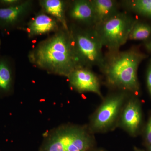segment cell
<instances>
[{
	"instance_id": "cell-1",
	"label": "cell",
	"mask_w": 151,
	"mask_h": 151,
	"mask_svg": "<svg viewBox=\"0 0 151 151\" xmlns=\"http://www.w3.org/2000/svg\"><path fill=\"white\" fill-rule=\"evenodd\" d=\"M28 58L36 67L67 77L76 68L82 66L75 54L70 31L63 29L40 42L30 52Z\"/></svg>"
},
{
	"instance_id": "cell-2",
	"label": "cell",
	"mask_w": 151,
	"mask_h": 151,
	"mask_svg": "<svg viewBox=\"0 0 151 151\" xmlns=\"http://www.w3.org/2000/svg\"><path fill=\"white\" fill-rule=\"evenodd\" d=\"M145 57L135 49L109 52L102 68L108 83L124 90L137 92L139 88L138 67Z\"/></svg>"
},
{
	"instance_id": "cell-3",
	"label": "cell",
	"mask_w": 151,
	"mask_h": 151,
	"mask_svg": "<svg viewBox=\"0 0 151 151\" xmlns=\"http://www.w3.org/2000/svg\"><path fill=\"white\" fill-rule=\"evenodd\" d=\"M137 22L124 12H118L101 23L95 25L94 31L103 47L109 52L119 51L129 40V35Z\"/></svg>"
},
{
	"instance_id": "cell-4",
	"label": "cell",
	"mask_w": 151,
	"mask_h": 151,
	"mask_svg": "<svg viewBox=\"0 0 151 151\" xmlns=\"http://www.w3.org/2000/svg\"><path fill=\"white\" fill-rule=\"evenodd\" d=\"M93 137L84 127L67 126L51 133L42 151H87L93 145Z\"/></svg>"
},
{
	"instance_id": "cell-5",
	"label": "cell",
	"mask_w": 151,
	"mask_h": 151,
	"mask_svg": "<svg viewBox=\"0 0 151 151\" xmlns=\"http://www.w3.org/2000/svg\"><path fill=\"white\" fill-rule=\"evenodd\" d=\"M69 31L75 54L81 66H98L102 69L105 63L103 47L94 30L72 29Z\"/></svg>"
},
{
	"instance_id": "cell-6",
	"label": "cell",
	"mask_w": 151,
	"mask_h": 151,
	"mask_svg": "<svg viewBox=\"0 0 151 151\" xmlns=\"http://www.w3.org/2000/svg\"><path fill=\"white\" fill-rule=\"evenodd\" d=\"M126 98L124 93H116L107 97L94 113L91 128L95 132L108 130L118 119Z\"/></svg>"
},
{
	"instance_id": "cell-7",
	"label": "cell",
	"mask_w": 151,
	"mask_h": 151,
	"mask_svg": "<svg viewBox=\"0 0 151 151\" xmlns=\"http://www.w3.org/2000/svg\"><path fill=\"white\" fill-rule=\"evenodd\" d=\"M68 78L70 86L78 92H93L103 97L98 78L87 68L81 66L76 68Z\"/></svg>"
},
{
	"instance_id": "cell-8",
	"label": "cell",
	"mask_w": 151,
	"mask_h": 151,
	"mask_svg": "<svg viewBox=\"0 0 151 151\" xmlns=\"http://www.w3.org/2000/svg\"><path fill=\"white\" fill-rule=\"evenodd\" d=\"M31 1H22L15 6L0 8V29L10 30L16 27L32 6Z\"/></svg>"
},
{
	"instance_id": "cell-9",
	"label": "cell",
	"mask_w": 151,
	"mask_h": 151,
	"mask_svg": "<svg viewBox=\"0 0 151 151\" xmlns=\"http://www.w3.org/2000/svg\"><path fill=\"white\" fill-rule=\"evenodd\" d=\"M142 120V111L138 101L130 99L122 111L121 117V126L132 135L137 134Z\"/></svg>"
},
{
	"instance_id": "cell-10",
	"label": "cell",
	"mask_w": 151,
	"mask_h": 151,
	"mask_svg": "<svg viewBox=\"0 0 151 151\" xmlns=\"http://www.w3.org/2000/svg\"><path fill=\"white\" fill-rule=\"evenodd\" d=\"M58 21L46 14L37 15L28 23L26 30L29 37L55 32L58 29Z\"/></svg>"
},
{
	"instance_id": "cell-11",
	"label": "cell",
	"mask_w": 151,
	"mask_h": 151,
	"mask_svg": "<svg viewBox=\"0 0 151 151\" xmlns=\"http://www.w3.org/2000/svg\"><path fill=\"white\" fill-rule=\"evenodd\" d=\"M69 16L74 20L81 23L94 25V10L91 1H74L69 11Z\"/></svg>"
},
{
	"instance_id": "cell-12",
	"label": "cell",
	"mask_w": 151,
	"mask_h": 151,
	"mask_svg": "<svg viewBox=\"0 0 151 151\" xmlns=\"http://www.w3.org/2000/svg\"><path fill=\"white\" fill-rule=\"evenodd\" d=\"M13 64L10 58L0 57V96L9 95L13 89Z\"/></svg>"
},
{
	"instance_id": "cell-13",
	"label": "cell",
	"mask_w": 151,
	"mask_h": 151,
	"mask_svg": "<svg viewBox=\"0 0 151 151\" xmlns=\"http://www.w3.org/2000/svg\"><path fill=\"white\" fill-rule=\"evenodd\" d=\"M94 26L101 23L118 12L117 2L113 0H92Z\"/></svg>"
},
{
	"instance_id": "cell-14",
	"label": "cell",
	"mask_w": 151,
	"mask_h": 151,
	"mask_svg": "<svg viewBox=\"0 0 151 151\" xmlns=\"http://www.w3.org/2000/svg\"><path fill=\"white\" fill-rule=\"evenodd\" d=\"M40 4L43 11L56 19L62 24L63 29L69 31L65 16V4L60 0H42Z\"/></svg>"
},
{
	"instance_id": "cell-15",
	"label": "cell",
	"mask_w": 151,
	"mask_h": 151,
	"mask_svg": "<svg viewBox=\"0 0 151 151\" xmlns=\"http://www.w3.org/2000/svg\"><path fill=\"white\" fill-rule=\"evenodd\" d=\"M128 8L137 13L151 19V0L126 1Z\"/></svg>"
},
{
	"instance_id": "cell-16",
	"label": "cell",
	"mask_w": 151,
	"mask_h": 151,
	"mask_svg": "<svg viewBox=\"0 0 151 151\" xmlns=\"http://www.w3.org/2000/svg\"><path fill=\"white\" fill-rule=\"evenodd\" d=\"M151 35V27L149 24L136 22L132 28L129 39L142 40L147 39Z\"/></svg>"
},
{
	"instance_id": "cell-17",
	"label": "cell",
	"mask_w": 151,
	"mask_h": 151,
	"mask_svg": "<svg viewBox=\"0 0 151 151\" xmlns=\"http://www.w3.org/2000/svg\"><path fill=\"white\" fill-rule=\"evenodd\" d=\"M23 1L19 0H0V8H7L19 4Z\"/></svg>"
},
{
	"instance_id": "cell-18",
	"label": "cell",
	"mask_w": 151,
	"mask_h": 151,
	"mask_svg": "<svg viewBox=\"0 0 151 151\" xmlns=\"http://www.w3.org/2000/svg\"><path fill=\"white\" fill-rule=\"evenodd\" d=\"M145 138L147 143L149 145L151 144V117L149 118L145 129Z\"/></svg>"
},
{
	"instance_id": "cell-19",
	"label": "cell",
	"mask_w": 151,
	"mask_h": 151,
	"mask_svg": "<svg viewBox=\"0 0 151 151\" xmlns=\"http://www.w3.org/2000/svg\"><path fill=\"white\" fill-rule=\"evenodd\" d=\"M147 83L149 92L151 95V63L147 73Z\"/></svg>"
},
{
	"instance_id": "cell-20",
	"label": "cell",
	"mask_w": 151,
	"mask_h": 151,
	"mask_svg": "<svg viewBox=\"0 0 151 151\" xmlns=\"http://www.w3.org/2000/svg\"><path fill=\"white\" fill-rule=\"evenodd\" d=\"M146 47L149 50L151 51V40L146 45Z\"/></svg>"
},
{
	"instance_id": "cell-21",
	"label": "cell",
	"mask_w": 151,
	"mask_h": 151,
	"mask_svg": "<svg viewBox=\"0 0 151 151\" xmlns=\"http://www.w3.org/2000/svg\"><path fill=\"white\" fill-rule=\"evenodd\" d=\"M149 151H151V145H149Z\"/></svg>"
},
{
	"instance_id": "cell-22",
	"label": "cell",
	"mask_w": 151,
	"mask_h": 151,
	"mask_svg": "<svg viewBox=\"0 0 151 151\" xmlns=\"http://www.w3.org/2000/svg\"><path fill=\"white\" fill-rule=\"evenodd\" d=\"M135 151H143L142 150H139V149H136V150H135Z\"/></svg>"
},
{
	"instance_id": "cell-23",
	"label": "cell",
	"mask_w": 151,
	"mask_h": 151,
	"mask_svg": "<svg viewBox=\"0 0 151 151\" xmlns=\"http://www.w3.org/2000/svg\"><path fill=\"white\" fill-rule=\"evenodd\" d=\"M1 39H0V48H1Z\"/></svg>"
}]
</instances>
